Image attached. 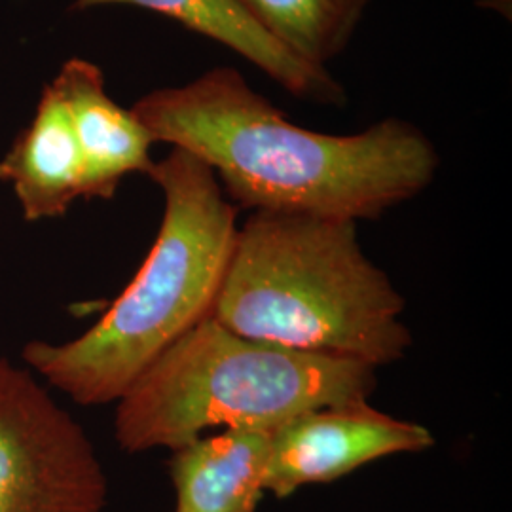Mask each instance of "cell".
Segmentation results:
<instances>
[{"label": "cell", "mask_w": 512, "mask_h": 512, "mask_svg": "<svg viewBox=\"0 0 512 512\" xmlns=\"http://www.w3.org/2000/svg\"><path fill=\"white\" fill-rule=\"evenodd\" d=\"M374 366L245 338L205 317L148 366L116 403L128 454L179 450L211 429L272 433L332 404L368 401Z\"/></svg>", "instance_id": "cell-4"}, {"label": "cell", "mask_w": 512, "mask_h": 512, "mask_svg": "<svg viewBox=\"0 0 512 512\" xmlns=\"http://www.w3.org/2000/svg\"><path fill=\"white\" fill-rule=\"evenodd\" d=\"M131 112L154 143L200 158L253 213L378 219L421 194L440 164L431 139L401 118L351 135L300 128L232 67L147 93Z\"/></svg>", "instance_id": "cell-1"}, {"label": "cell", "mask_w": 512, "mask_h": 512, "mask_svg": "<svg viewBox=\"0 0 512 512\" xmlns=\"http://www.w3.org/2000/svg\"><path fill=\"white\" fill-rule=\"evenodd\" d=\"M268 452L270 433L247 429H226L173 450V512H256Z\"/></svg>", "instance_id": "cell-10"}, {"label": "cell", "mask_w": 512, "mask_h": 512, "mask_svg": "<svg viewBox=\"0 0 512 512\" xmlns=\"http://www.w3.org/2000/svg\"><path fill=\"white\" fill-rule=\"evenodd\" d=\"M0 183L8 184L27 222L59 219L84 200V162L73 122L54 86L38 99L31 124L0 158Z\"/></svg>", "instance_id": "cell-9"}, {"label": "cell", "mask_w": 512, "mask_h": 512, "mask_svg": "<svg viewBox=\"0 0 512 512\" xmlns=\"http://www.w3.org/2000/svg\"><path fill=\"white\" fill-rule=\"evenodd\" d=\"M403 313L355 220L255 211L207 317L251 340L380 368L412 346Z\"/></svg>", "instance_id": "cell-3"}, {"label": "cell", "mask_w": 512, "mask_h": 512, "mask_svg": "<svg viewBox=\"0 0 512 512\" xmlns=\"http://www.w3.org/2000/svg\"><path fill=\"white\" fill-rule=\"evenodd\" d=\"M289 52L319 69L342 54L372 0H239Z\"/></svg>", "instance_id": "cell-11"}, {"label": "cell", "mask_w": 512, "mask_h": 512, "mask_svg": "<svg viewBox=\"0 0 512 512\" xmlns=\"http://www.w3.org/2000/svg\"><path fill=\"white\" fill-rule=\"evenodd\" d=\"M99 6H135L173 19L245 57L298 99L332 107H342L348 99L329 69L313 67L289 52L239 0H74L71 10L86 12Z\"/></svg>", "instance_id": "cell-8"}, {"label": "cell", "mask_w": 512, "mask_h": 512, "mask_svg": "<svg viewBox=\"0 0 512 512\" xmlns=\"http://www.w3.org/2000/svg\"><path fill=\"white\" fill-rule=\"evenodd\" d=\"M109 480L82 423L0 357V512H105Z\"/></svg>", "instance_id": "cell-5"}, {"label": "cell", "mask_w": 512, "mask_h": 512, "mask_svg": "<svg viewBox=\"0 0 512 512\" xmlns=\"http://www.w3.org/2000/svg\"><path fill=\"white\" fill-rule=\"evenodd\" d=\"M435 444L420 423L397 420L368 401L304 412L270 433L264 492L285 499L306 484H325L378 459Z\"/></svg>", "instance_id": "cell-6"}, {"label": "cell", "mask_w": 512, "mask_h": 512, "mask_svg": "<svg viewBox=\"0 0 512 512\" xmlns=\"http://www.w3.org/2000/svg\"><path fill=\"white\" fill-rule=\"evenodd\" d=\"M164 217L128 287L67 342L31 340L21 361L80 406L118 403L165 349L209 315L238 234V207L211 167L183 148L154 162Z\"/></svg>", "instance_id": "cell-2"}, {"label": "cell", "mask_w": 512, "mask_h": 512, "mask_svg": "<svg viewBox=\"0 0 512 512\" xmlns=\"http://www.w3.org/2000/svg\"><path fill=\"white\" fill-rule=\"evenodd\" d=\"M50 84L73 122L84 162V200H112L126 177L148 175L154 139L131 109H122L110 97L95 63L73 57Z\"/></svg>", "instance_id": "cell-7"}]
</instances>
